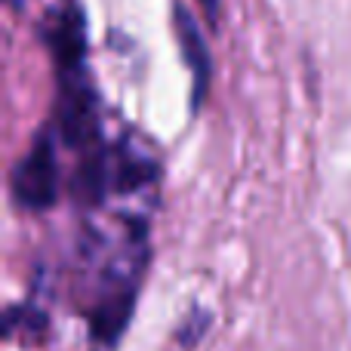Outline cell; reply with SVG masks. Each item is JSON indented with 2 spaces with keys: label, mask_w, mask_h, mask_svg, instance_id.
Instances as JSON below:
<instances>
[{
  "label": "cell",
  "mask_w": 351,
  "mask_h": 351,
  "mask_svg": "<svg viewBox=\"0 0 351 351\" xmlns=\"http://www.w3.org/2000/svg\"><path fill=\"white\" fill-rule=\"evenodd\" d=\"M12 194L25 210H49L59 197V160H56V133L43 130L12 170Z\"/></svg>",
  "instance_id": "1"
},
{
  "label": "cell",
  "mask_w": 351,
  "mask_h": 351,
  "mask_svg": "<svg viewBox=\"0 0 351 351\" xmlns=\"http://www.w3.org/2000/svg\"><path fill=\"white\" fill-rule=\"evenodd\" d=\"M176 19V37H179V47H182V59H185L188 71L194 77V99H191V108H197L204 102V93L206 84H210V49H206V40L197 28V19L185 10V6H176L173 12Z\"/></svg>",
  "instance_id": "2"
},
{
  "label": "cell",
  "mask_w": 351,
  "mask_h": 351,
  "mask_svg": "<svg viewBox=\"0 0 351 351\" xmlns=\"http://www.w3.org/2000/svg\"><path fill=\"white\" fill-rule=\"evenodd\" d=\"M197 3H200V10H204L206 22L216 25L219 22V3H222V0H197Z\"/></svg>",
  "instance_id": "3"
}]
</instances>
